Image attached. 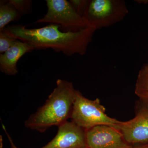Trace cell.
Segmentation results:
<instances>
[{
    "label": "cell",
    "mask_w": 148,
    "mask_h": 148,
    "mask_svg": "<svg viewBox=\"0 0 148 148\" xmlns=\"http://www.w3.org/2000/svg\"><path fill=\"white\" fill-rule=\"evenodd\" d=\"M21 15L31 11L32 1L29 0H10L9 1Z\"/></svg>",
    "instance_id": "4fadbf2b"
},
{
    "label": "cell",
    "mask_w": 148,
    "mask_h": 148,
    "mask_svg": "<svg viewBox=\"0 0 148 148\" xmlns=\"http://www.w3.org/2000/svg\"><path fill=\"white\" fill-rule=\"evenodd\" d=\"M138 96L140 100L148 103V93L142 94V95H138Z\"/></svg>",
    "instance_id": "2e32d148"
},
{
    "label": "cell",
    "mask_w": 148,
    "mask_h": 148,
    "mask_svg": "<svg viewBox=\"0 0 148 148\" xmlns=\"http://www.w3.org/2000/svg\"><path fill=\"white\" fill-rule=\"evenodd\" d=\"M135 92L137 96L148 93V64L145 65L139 72L135 84Z\"/></svg>",
    "instance_id": "8fae6325"
},
{
    "label": "cell",
    "mask_w": 148,
    "mask_h": 148,
    "mask_svg": "<svg viewBox=\"0 0 148 148\" xmlns=\"http://www.w3.org/2000/svg\"><path fill=\"white\" fill-rule=\"evenodd\" d=\"M17 39L11 36L4 31H0V53H5L13 45Z\"/></svg>",
    "instance_id": "7c38bea8"
},
{
    "label": "cell",
    "mask_w": 148,
    "mask_h": 148,
    "mask_svg": "<svg viewBox=\"0 0 148 148\" xmlns=\"http://www.w3.org/2000/svg\"><path fill=\"white\" fill-rule=\"evenodd\" d=\"M77 91L71 82L57 80L45 103L25 121V127L44 132L52 126L65 123L71 116Z\"/></svg>",
    "instance_id": "7a4b0ae2"
},
{
    "label": "cell",
    "mask_w": 148,
    "mask_h": 148,
    "mask_svg": "<svg viewBox=\"0 0 148 148\" xmlns=\"http://www.w3.org/2000/svg\"><path fill=\"white\" fill-rule=\"evenodd\" d=\"M132 119L121 121L117 127L125 141L130 145H140L148 142V103L139 99Z\"/></svg>",
    "instance_id": "8992f818"
},
{
    "label": "cell",
    "mask_w": 148,
    "mask_h": 148,
    "mask_svg": "<svg viewBox=\"0 0 148 148\" xmlns=\"http://www.w3.org/2000/svg\"><path fill=\"white\" fill-rule=\"evenodd\" d=\"M134 148H148V142L143 144L138 145V146L134 147Z\"/></svg>",
    "instance_id": "e0dca14e"
},
{
    "label": "cell",
    "mask_w": 148,
    "mask_h": 148,
    "mask_svg": "<svg viewBox=\"0 0 148 148\" xmlns=\"http://www.w3.org/2000/svg\"><path fill=\"white\" fill-rule=\"evenodd\" d=\"M34 50L32 46L17 40L12 46L0 55V69L4 73L14 75L18 73L16 64L26 53Z\"/></svg>",
    "instance_id": "9c48e42d"
},
{
    "label": "cell",
    "mask_w": 148,
    "mask_h": 148,
    "mask_svg": "<svg viewBox=\"0 0 148 148\" xmlns=\"http://www.w3.org/2000/svg\"><path fill=\"white\" fill-rule=\"evenodd\" d=\"M128 12L122 0H90L83 17L87 27L96 30L118 23Z\"/></svg>",
    "instance_id": "277c9868"
},
{
    "label": "cell",
    "mask_w": 148,
    "mask_h": 148,
    "mask_svg": "<svg viewBox=\"0 0 148 148\" xmlns=\"http://www.w3.org/2000/svg\"><path fill=\"white\" fill-rule=\"evenodd\" d=\"M86 147V130L73 121H67L58 127L55 137L40 148H82Z\"/></svg>",
    "instance_id": "ba28073f"
},
{
    "label": "cell",
    "mask_w": 148,
    "mask_h": 148,
    "mask_svg": "<svg viewBox=\"0 0 148 148\" xmlns=\"http://www.w3.org/2000/svg\"><path fill=\"white\" fill-rule=\"evenodd\" d=\"M88 148H134L127 143L119 130L107 125H99L86 130Z\"/></svg>",
    "instance_id": "52a82bcc"
},
{
    "label": "cell",
    "mask_w": 148,
    "mask_h": 148,
    "mask_svg": "<svg viewBox=\"0 0 148 148\" xmlns=\"http://www.w3.org/2000/svg\"><path fill=\"white\" fill-rule=\"evenodd\" d=\"M88 148L87 147H83V148Z\"/></svg>",
    "instance_id": "ac0fdd59"
},
{
    "label": "cell",
    "mask_w": 148,
    "mask_h": 148,
    "mask_svg": "<svg viewBox=\"0 0 148 148\" xmlns=\"http://www.w3.org/2000/svg\"><path fill=\"white\" fill-rule=\"evenodd\" d=\"M106 108L98 98L89 100L77 90L71 119L84 130L99 125H107L117 129L121 121L108 116Z\"/></svg>",
    "instance_id": "3957f363"
},
{
    "label": "cell",
    "mask_w": 148,
    "mask_h": 148,
    "mask_svg": "<svg viewBox=\"0 0 148 148\" xmlns=\"http://www.w3.org/2000/svg\"><path fill=\"white\" fill-rule=\"evenodd\" d=\"M2 31L11 36L32 46L34 49H51L67 56L84 55L96 30L86 27L77 32H63L54 24L36 29L19 25L9 26Z\"/></svg>",
    "instance_id": "6da1fadb"
},
{
    "label": "cell",
    "mask_w": 148,
    "mask_h": 148,
    "mask_svg": "<svg viewBox=\"0 0 148 148\" xmlns=\"http://www.w3.org/2000/svg\"><path fill=\"white\" fill-rule=\"evenodd\" d=\"M3 125V129L4 130L9 140L10 143V145H11V148H18L16 147V146L14 145V143H13V141H12V139L11 138L10 136V135H9L8 132H7L6 130V128L5 127L4 125Z\"/></svg>",
    "instance_id": "9a60e30c"
},
{
    "label": "cell",
    "mask_w": 148,
    "mask_h": 148,
    "mask_svg": "<svg viewBox=\"0 0 148 148\" xmlns=\"http://www.w3.org/2000/svg\"><path fill=\"white\" fill-rule=\"evenodd\" d=\"M21 15L9 1H1L0 4V31H2L9 23L18 20Z\"/></svg>",
    "instance_id": "30bf717a"
},
{
    "label": "cell",
    "mask_w": 148,
    "mask_h": 148,
    "mask_svg": "<svg viewBox=\"0 0 148 148\" xmlns=\"http://www.w3.org/2000/svg\"><path fill=\"white\" fill-rule=\"evenodd\" d=\"M47 10L36 23H49L60 27L63 32H77L87 27L82 16L66 0H47Z\"/></svg>",
    "instance_id": "5b68a950"
},
{
    "label": "cell",
    "mask_w": 148,
    "mask_h": 148,
    "mask_svg": "<svg viewBox=\"0 0 148 148\" xmlns=\"http://www.w3.org/2000/svg\"><path fill=\"white\" fill-rule=\"evenodd\" d=\"M71 4L76 11L81 16H83L89 1L87 0H71L70 1Z\"/></svg>",
    "instance_id": "5bb4252c"
}]
</instances>
